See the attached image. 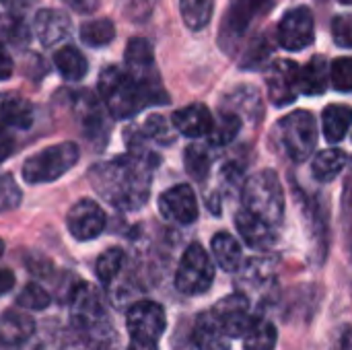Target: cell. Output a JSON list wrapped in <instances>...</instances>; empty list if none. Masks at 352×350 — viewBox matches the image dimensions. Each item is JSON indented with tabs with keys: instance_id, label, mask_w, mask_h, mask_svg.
<instances>
[{
	"instance_id": "cell-1",
	"label": "cell",
	"mask_w": 352,
	"mask_h": 350,
	"mask_svg": "<svg viewBox=\"0 0 352 350\" xmlns=\"http://www.w3.org/2000/svg\"><path fill=\"white\" fill-rule=\"evenodd\" d=\"M157 163L159 157L151 151H130L128 155L93 165L89 179L95 192L113 208L134 212L140 210L151 196V179Z\"/></svg>"
},
{
	"instance_id": "cell-2",
	"label": "cell",
	"mask_w": 352,
	"mask_h": 350,
	"mask_svg": "<svg viewBox=\"0 0 352 350\" xmlns=\"http://www.w3.org/2000/svg\"><path fill=\"white\" fill-rule=\"evenodd\" d=\"M97 85L103 105L113 120H128L148 105H159L148 91H144L124 68L118 66H107L99 74Z\"/></svg>"
},
{
	"instance_id": "cell-3",
	"label": "cell",
	"mask_w": 352,
	"mask_h": 350,
	"mask_svg": "<svg viewBox=\"0 0 352 350\" xmlns=\"http://www.w3.org/2000/svg\"><path fill=\"white\" fill-rule=\"evenodd\" d=\"M243 210L268 223L270 227H278L285 217V192L280 179L274 171H260L243 184L241 190Z\"/></svg>"
},
{
	"instance_id": "cell-4",
	"label": "cell",
	"mask_w": 352,
	"mask_h": 350,
	"mask_svg": "<svg viewBox=\"0 0 352 350\" xmlns=\"http://www.w3.org/2000/svg\"><path fill=\"white\" fill-rule=\"evenodd\" d=\"M272 144L291 161L301 163L316 151L318 144V122L311 111H293L276 122L272 128Z\"/></svg>"
},
{
	"instance_id": "cell-5",
	"label": "cell",
	"mask_w": 352,
	"mask_h": 350,
	"mask_svg": "<svg viewBox=\"0 0 352 350\" xmlns=\"http://www.w3.org/2000/svg\"><path fill=\"white\" fill-rule=\"evenodd\" d=\"M80 151L74 142H58L35 155H31L23 163V179L31 186L47 184L62 177L78 163Z\"/></svg>"
},
{
	"instance_id": "cell-6",
	"label": "cell",
	"mask_w": 352,
	"mask_h": 350,
	"mask_svg": "<svg viewBox=\"0 0 352 350\" xmlns=\"http://www.w3.org/2000/svg\"><path fill=\"white\" fill-rule=\"evenodd\" d=\"M126 72L144 89L148 91L159 105L169 103L167 91L161 87L159 74H157V64H155V54L153 45L144 37H134L126 45Z\"/></svg>"
},
{
	"instance_id": "cell-7",
	"label": "cell",
	"mask_w": 352,
	"mask_h": 350,
	"mask_svg": "<svg viewBox=\"0 0 352 350\" xmlns=\"http://www.w3.org/2000/svg\"><path fill=\"white\" fill-rule=\"evenodd\" d=\"M214 283V264L200 243L188 245L184 252L177 272L175 289L184 295H202Z\"/></svg>"
},
{
	"instance_id": "cell-8",
	"label": "cell",
	"mask_w": 352,
	"mask_h": 350,
	"mask_svg": "<svg viewBox=\"0 0 352 350\" xmlns=\"http://www.w3.org/2000/svg\"><path fill=\"white\" fill-rule=\"evenodd\" d=\"M272 8V0H229V8L225 12V21L219 31V43L233 54L239 39L248 33L256 19L266 14Z\"/></svg>"
},
{
	"instance_id": "cell-9",
	"label": "cell",
	"mask_w": 352,
	"mask_h": 350,
	"mask_svg": "<svg viewBox=\"0 0 352 350\" xmlns=\"http://www.w3.org/2000/svg\"><path fill=\"white\" fill-rule=\"evenodd\" d=\"M105 303L101 293L85 283L78 281L76 287L72 289L70 295V322L74 328L82 330V332H93L99 326L105 324Z\"/></svg>"
},
{
	"instance_id": "cell-10",
	"label": "cell",
	"mask_w": 352,
	"mask_h": 350,
	"mask_svg": "<svg viewBox=\"0 0 352 350\" xmlns=\"http://www.w3.org/2000/svg\"><path fill=\"white\" fill-rule=\"evenodd\" d=\"M214 320L219 322L221 330L233 340V338H243V334L250 330V326L256 322L254 314H252V303L250 297L245 293H233L227 295L225 299H221L212 311Z\"/></svg>"
},
{
	"instance_id": "cell-11",
	"label": "cell",
	"mask_w": 352,
	"mask_h": 350,
	"mask_svg": "<svg viewBox=\"0 0 352 350\" xmlns=\"http://www.w3.org/2000/svg\"><path fill=\"white\" fill-rule=\"evenodd\" d=\"M126 328L130 338L159 342L167 330L165 309L155 301H138L126 314Z\"/></svg>"
},
{
	"instance_id": "cell-12",
	"label": "cell",
	"mask_w": 352,
	"mask_h": 350,
	"mask_svg": "<svg viewBox=\"0 0 352 350\" xmlns=\"http://www.w3.org/2000/svg\"><path fill=\"white\" fill-rule=\"evenodd\" d=\"M278 43L289 52L305 50L316 39L314 12L307 6H295L285 12L278 23Z\"/></svg>"
},
{
	"instance_id": "cell-13",
	"label": "cell",
	"mask_w": 352,
	"mask_h": 350,
	"mask_svg": "<svg viewBox=\"0 0 352 350\" xmlns=\"http://www.w3.org/2000/svg\"><path fill=\"white\" fill-rule=\"evenodd\" d=\"M299 64L293 60H274L266 72L268 97L274 107L291 105L299 97Z\"/></svg>"
},
{
	"instance_id": "cell-14",
	"label": "cell",
	"mask_w": 352,
	"mask_h": 350,
	"mask_svg": "<svg viewBox=\"0 0 352 350\" xmlns=\"http://www.w3.org/2000/svg\"><path fill=\"white\" fill-rule=\"evenodd\" d=\"M66 225L76 241H91L105 231L107 217L95 200L82 198L76 204H72V208L68 210Z\"/></svg>"
},
{
	"instance_id": "cell-15",
	"label": "cell",
	"mask_w": 352,
	"mask_h": 350,
	"mask_svg": "<svg viewBox=\"0 0 352 350\" xmlns=\"http://www.w3.org/2000/svg\"><path fill=\"white\" fill-rule=\"evenodd\" d=\"M159 210H161L163 219L173 221L177 225H192L200 212L196 194H194L192 186H188V184H179V186L165 190L159 196Z\"/></svg>"
},
{
	"instance_id": "cell-16",
	"label": "cell",
	"mask_w": 352,
	"mask_h": 350,
	"mask_svg": "<svg viewBox=\"0 0 352 350\" xmlns=\"http://www.w3.org/2000/svg\"><path fill=\"white\" fill-rule=\"evenodd\" d=\"M74 116L78 118V124L82 128V136L87 140L95 138H107V124H105V109L97 101L93 93L80 91L74 97Z\"/></svg>"
},
{
	"instance_id": "cell-17",
	"label": "cell",
	"mask_w": 352,
	"mask_h": 350,
	"mask_svg": "<svg viewBox=\"0 0 352 350\" xmlns=\"http://www.w3.org/2000/svg\"><path fill=\"white\" fill-rule=\"evenodd\" d=\"M212 113L202 103H192L188 107L177 109L171 116V126L186 138H202L208 136L212 130Z\"/></svg>"
},
{
	"instance_id": "cell-18",
	"label": "cell",
	"mask_w": 352,
	"mask_h": 350,
	"mask_svg": "<svg viewBox=\"0 0 352 350\" xmlns=\"http://www.w3.org/2000/svg\"><path fill=\"white\" fill-rule=\"evenodd\" d=\"M70 27L72 25H70L68 14L62 10H56V8H43L33 19L35 37L45 47H52V45L60 43L62 39H66L70 33Z\"/></svg>"
},
{
	"instance_id": "cell-19",
	"label": "cell",
	"mask_w": 352,
	"mask_h": 350,
	"mask_svg": "<svg viewBox=\"0 0 352 350\" xmlns=\"http://www.w3.org/2000/svg\"><path fill=\"white\" fill-rule=\"evenodd\" d=\"M35 0H0V35L21 41L27 39V12L33 8Z\"/></svg>"
},
{
	"instance_id": "cell-20",
	"label": "cell",
	"mask_w": 352,
	"mask_h": 350,
	"mask_svg": "<svg viewBox=\"0 0 352 350\" xmlns=\"http://www.w3.org/2000/svg\"><path fill=\"white\" fill-rule=\"evenodd\" d=\"M35 334V320L23 309L0 314V347H21Z\"/></svg>"
},
{
	"instance_id": "cell-21",
	"label": "cell",
	"mask_w": 352,
	"mask_h": 350,
	"mask_svg": "<svg viewBox=\"0 0 352 350\" xmlns=\"http://www.w3.org/2000/svg\"><path fill=\"white\" fill-rule=\"evenodd\" d=\"M235 227L243 241L254 250H270L276 243V231L268 223L260 221L258 217L250 215L248 210H239L235 215Z\"/></svg>"
},
{
	"instance_id": "cell-22",
	"label": "cell",
	"mask_w": 352,
	"mask_h": 350,
	"mask_svg": "<svg viewBox=\"0 0 352 350\" xmlns=\"http://www.w3.org/2000/svg\"><path fill=\"white\" fill-rule=\"evenodd\" d=\"M128 144L132 151H146L142 146L144 140H153L157 144H171L175 138L171 134V124L163 116H151L142 126H134L128 132Z\"/></svg>"
},
{
	"instance_id": "cell-23",
	"label": "cell",
	"mask_w": 352,
	"mask_h": 350,
	"mask_svg": "<svg viewBox=\"0 0 352 350\" xmlns=\"http://www.w3.org/2000/svg\"><path fill=\"white\" fill-rule=\"evenodd\" d=\"M0 124L27 130L33 124V105L19 93H0Z\"/></svg>"
},
{
	"instance_id": "cell-24",
	"label": "cell",
	"mask_w": 352,
	"mask_h": 350,
	"mask_svg": "<svg viewBox=\"0 0 352 350\" xmlns=\"http://www.w3.org/2000/svg\"><path fill=\"white\" fill-rule=\"evenodd\" d=\"M194 342L198 350H231V338L221 330L210 311L198 316L194 326Z\"/></svg>"
},
{
	"instance_id": "cell-25",
	"label": "cell",
	"mask_w": 352,
	"mask_h": 350,
	"mask_svg": "<svg viewBox=\"0 0 352 350\" xmlns=\"http://www.w3.org/2000/svg\"><path fill=\"white\" fill-rule=\"evenodd\" d=\"M330 68L324 56H314L303 68H299V93L322 95L328 89Z\"/></svg>"
},
{
	"instance_id": "cell-26",
	"label": "cell",
	"mask_w": 352,
	"mask_h": 350,
	"mask_svg": "<svg viewBox=\"0 0 352 350\" xmlns=\"http://www.w3.org/2000/svg\"><path fill=\"white\" fill-rule=\"evenodd\" d=\"M212 256L214 262L225 270V272H237L241 268L243 262V254H241V245L239 241L231 235V233H217L212 237Z\"/></svg>"
},
{
	"instance_id": "cell-27",
	"label": "cell",
	"mask_w": 352,
	"mask_h": 350,
	"mask_svg": "<svg viewBox=\"0 0 352 350\" xmlns=\"http://www.w3.org/2000/svg\"><path fill=\"white\" fill-rule=\"evenodd\" d=\"M346 163H349V155L342 149H326V151H320L314 157L311 175H314L316 182L328 184V182L336 179V175L346 167Z\"/></svg>"
},
{
	"instance_id": "cell-28",
	"label": "cell",
	"mask_w": 352,
	"mask_h": 350,
	"mask_svg": "<svg viewBox=\"0 0 352 350\" xmlns=\"http://www.w3.org/2000/svg\"><path fill=\"white\" fill-rule=\"evenodd\" d=\"M352 113L349 105H328L322 113V130L328 142H340L351 130Z\"/></svg>"
},
{
	"instance_id": "cell-29",
	"label": "cell",
	"mask_w": 352,
	"mask_h": 350,
	"mask_svg": "<svg viewBox=\"0 0 352 350\" xmlns=\"http://www.w3.org/2000/svg\"><path fill=\"white\" fill-rule=\"evenodd\" d=\"M54 64L58 68V72L70 80V83H76V80H82L87 70H89V64H87V58L82 56V52H78L74 45H64L60 47L56 54H54Z\"/></svg>"
},
{
	"instance_id": "cell-30",
	"label": "cell",
	"mask_w": 352,
	"mask_h": 350,
	"mask_svg": "<svg viewBox=\"0 0 352 350\" xmlns=\"http://www.w3.org/2000/svg\"><path fill=\"white\" fill-rule=\"evenodd\" d=\"M223 107L235 111L237 116L241 113H248L252 120H260L264 109H262V101H260V93L256 89H248V87H241V89H235L231 95H227L223 99Z\"/></svg>"
},
{
	"instance_id": "cell-31",
	"label": "cell",
	"mask_w": 352,
	"mask_h": 350,
	"mask_svg": "<svg viewBox=\"0 0 352 350\" xmlns=\"http://www.w3.org/2000/svg\"><path fill=\"white\" fill-rule=\"evenodd\" d=\"M278 340V332L272 322L258 320L243 334V350H274Z\"/></svg>"
},
{
	"instance_id": "cell-32",
	"label": "cell",
	"mask_w": 352,
	"mask_h": 350,
	"mask_svg": "<svg viewBox=\"0 0 352 350\" xmlns=\"http://www.w3.org/2000/svg\"><path fill=\"white\" fill-rule=\"evenodd\" d=\"M179 12L192 31L204 29L214 12V0H179Z\"/></svg>"
},
{
	"instance_id": "cell-33",
	"label": "cell",
	"mask_w": 352,
	"mask_h": 350,
	"mask_svg": "<svg viewBox=\"0 0 352 350\" xmlns=\"http://www.w3.org/2000/svg\"><path fill=\"white\" fill-rule=\"evenodd\" d=\"M241 130V116H237L235 111L223 107L221 109V118L217 124H212V130H210V144L212 146H227L231 144L237 134Z\"/></svg>"
},
{
	"instance_id": "cell-34",
	"label": "cell",
	"mask_w": 352,
	"mask_h": 350,
	"mask_svg": "<svg viewBox=\"0 0 352 350\" xmlns=\"http://www.w3.org/2000/svg\"><path fill=\"white\" fill-rule=\"evenodd\" d=\"M116 37V27L109 19H93L80 25V39L89 47H103Z\"/></svg>"
},
{
	"instance_id": "cell-35",
	"label": "cell",
	"mask_w": 352,
	"mask_h": 350,
	"mask_svg": "<svg viewBox=\"0 0 352 350\" xmlns=\"http://www.w3.org/2000/svg\"><path fill=\"white\" fill-rule=\"evenodd\" d=\"M184 165L186 171L196 179V182H204L208 177L210 165H212V153L208 146L204 144H190L184 153Z\"/></svg>"
},
{
	"instance_id": "cell-36",
	"label": "cell",
	"mask_w": 352,
	"mask_h": 350,
	"mask_svg": "<svg viewBox=\"0 0 352 350\" xmlns=\"http://www.w3.org/2000/svg\"><path fill=\"white\" fill-rule=\"evenodd\" d=\"M124 260H126V254L120 248H109L97 258L95 272L103 287H109L116 281V276L120 274V270L124 266Z\"/></svg>"
},
{
	"instance_id": "cell-37",
	"label": "cell",
	"mask_w": 352,
	"mask_h": 350,
	"mask_svg": "<svg viewBox=\"0 0 352 350\" xmlns=\"http://www.w3.org/2000/svg\"><path fill=\"white\" fill-rule=\"evenodd\" d=\"M270 54H272V43L268 41L266 35H258L248 45V50L243 52L241 68L243 70H258V68H262L270 60Z\"/></svg>"
},
{
	"instance_id": "cell-38",
	"label": "cell",
	"mask_w": 352,
	"mask_h": 350,
	"mask_svg": "<svg viewBox=\"0 0 352 350\" xmlns=\"http://www.w3.org/2000/svg\"><path fill=\"white\" fill-rule=\"evenodd\" d=\"M52 303V297L50 293L39 287L37 283H29L23 287V291L16 295V305L23 307V309H31V311H43L47 309Z\"/></svg>"
},
{
	"instance_id": "cell-39",
	"label": "cell",
	"mask_w": 352,
	"mask_h": 350,
	"mask_svg": "<svg viewBox=\"0 0 352 350\" xmlns=\"http://www.w3.org/2000/svg\"><path fill=\"white\" fill-rule=\"evenodd\" d=\"M23 200L21 188L8 173H0V215L14 210Z\"/></svg>"
},
{
	"instance_id": "cell-40",
	"label": "cell",
	"mask_w": 352,
	"mask_h": 350,
	"mask_svg": "<svg viewBox=\"0 0 352 350\" xmlns=\"http://www.w3.org/2000/svg\"><path fill=\"white\" fill-rule=\"evenodd\" d=\"M330 78L340 93H351L352 89V60L349 56L338 58L330 66Z\"/></svg>"
},
{
	"instance_id": "cell-41",
	"label": "cell",
	"mask_w": 352,
	"mask_h": 350,
	"mask_svg": "<svg viewBox=\"0 0 352 350\" xmlns=\"http://www.w3.org/2000/svg\"><path fill=\"white\" fill-rule=\"evenodd\" d=\"M332 31H334V39L338 45H342L344 50H349L352 45V21L349 14H338L334 17V23H332Z\"/></svg>"
},
{
	"instance_id": "cell-42",
	"label": "cell",
	"mask_w": 352,
	"mask_h": 350,
	"mask_svg": "<svg viewBox=\"0 0 352 350\" xmlns=\"http://www.w3.org/2000/svg\"><path fill=\"white\" fill-rule=\"evenodd\" d=\"M14 151V138L12 134H8V130L4 126H0V163H4Z\"/></svg>"
},
{
	"instance_id": "cell-43",
	"label": "cell",
	"mask_w": 352,
	"mask_h": 350,
	"mask_svg": "<svg viewBox=\"0 0 352 350\" xmlns=\"http://www.w3.org/2000/svg\"><path fill=\"white\" fill-rule=\"evenodd\" d=\"M10 74H12V58L6 52V47L0 43V80L10 78Z\"/></svg>"
},
{
	"instance_id": "cell-44",
	"label": "cell",
	"mask_w": 352,
	"mask_h": 350,
	"mask_svg": "<svg viewBox=\"0 0 352 350\" xmlns=\"http://www.w3.org/2000/svg\"><path fill=\"white\" fill-rule=\"evenodd\" d=\"M62 2L76 12H91L97 8V0H62Z\"/></svg>"
},
{
	"instance_id": "cell-45",
	"label": "cell",
	"mask_w": 352,
	"mask_h": 350,
	"mask_svg": "<svg viewBox=\"0 0 352 350\" xmlns=\"http://www.w3.org/2000/svg\"><path fill=\"white\" fill-rule=\"evenodd\" d=\"M12 287H14V274L10 270L0 268V297L6 295Z\"/></svg>"
},
{
	"instance_id": "cell-46",
	"label": "cell",
	"mask_w": 352,
	"mask_h": 350,
	"mask_svg": "<svg viewBox=\"0 0 352 350\" xmlns=\"http://www.w3.org/2000/svg\"><path fill=\"white\" fill-rule=\"evenodd\" d=\"M128 350H159V342L153 340H138V338H130V347Z\"/></svg>"
},
{
	"instance_id": "cell-47",
	"label": "cell",
	"mask_w": 352,
	"mask_h": 350,
	"mask_svg": "<svg viewBox=\"0 0 352 350\" xmlns=\"http://www.w3.org/2000/svg\"><path fill=\"white\" fill-rule=\"evenodd\" d=\"M334 350H351V328H349V326L342 330V334H340V338H338V344H336V349Z\"/></svg>"
},
{
	"instance_id": "cell-48",
	"label": "cell",
	"mask_w": 352,
	"mask_h": 350,
	"mask_svg": "<svg viewBox=\"0 0 352 350\" xmlns=\"http://www.w3.org/2000/svg\"><path fill=\"white\" fill-rule=\"evenodd\" d=\"M87 350H111V347L107 344V342H97V344H93V347H89Z\"/></svg>"
},
{
	"instance_id": "cell-49",
	"label": "cell",
	"mask_w": 352,
	"mask_h": 350,
	"mask_svg": "<svg viewBox=\"0 0 352 350\" xmlns=\"http://www.w3.org/2000/svg\"><path fill=\"white\" fill-rule=\"evenodd\" d=\"M2 252H4V245H2V241H0V256H2Z\"/></svg>"
},
{
	"instance_id": "cell-50",
	"label": "cell",
	"mask_w": 352,
	"mask_h": 350,
	"mask_svg": "<svg viewBox=\"0 0 352 350\" xmlns=\"http://www.w3.org/2000/svg\"><path fill=\"white\" fill-rule=\"evenodd\" d=\"M340 2H342V4H351L352 0H340Z\"/></svg>"
}]
</instances>
